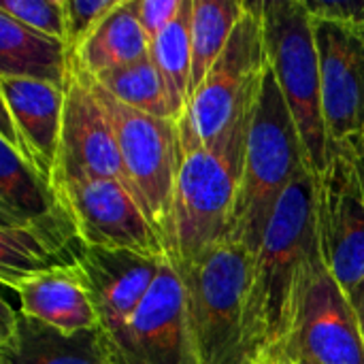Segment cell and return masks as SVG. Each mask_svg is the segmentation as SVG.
<instances>
[{
    "mask_svg": "<svg viewBox=\"0 0 364 364\" xmlns=\"http://www.w3.org/2000/svg\"><path fill=\"white\" fill-rule=\"evenodd\" d=\"M324 269L316 177L305 171L284 194L254 256L243 307V364H279Z\"/></svg>",
    "mask_w": 364,
    "mask_h": 364,
    "instance_id": "1",
    "label": "cell"
},
{
    "mask_svg": "<svg viewBox=\"0 0 364 364\" xmlns=\"http://www.w3.org/2000/svg\"><path fill=\"white\" fill-rule=\"evenodd\" d=\"M305 171L309 168L294 117L269 66L226 239L256 256L284 194Z\"/></svg>",
    "mask_w": 364,
    "mask_h": 364,
    "instance_id": "2",
    "label": "cell"
},
{
    "mask_svg": "<svg viewBox=\"0 0 364 364\" xmlns=\"http://www.w3.org/2000/svg\"><path fill=\"white\" fill-rule=\"evenodd\" d=\"M181 164L175 183L168 262L183 269L228 237L237 203L247 139H237L222 149L200 143L186 117L179 119Z\"/></svg>",
    "mask_w": 364,
    "mask_h": 364,
    "instance_id": "3",
    "label": "cell"
},
{
    "mask_svg": "<svg viewBox=\"0 0 364 364\" xmlns=\"http://www.w3.org/2000/svg\"><path fill=\"white\" fill-rule=\"evenodd\" d=\"M267 70L262 2H245L226 49L194 90L183 113L205 147L222 149L250 136Z\"/></svg>",
    "mask_w": 364,
    "mask_h": 364,
    "instance_id": "4",
    "label": "cell"
},
{
    "mask_svg": "<svg viewBox=\"0 0 364 364\" xmlns=\"http://www.w3.org/2000/svg\"><path fill=\"white\" fill-rule=\"evenodd\" d=\"M269 66L294 117L305 164L318 179L328 160L316 23L305 0L262 2Z\"/></svg>",
    "mask_w": 364,
    "mask_h": 364,
    "instance_id": "5",
    "label": "cell"
},
{
    "mask_svg": "<svg viewBox=\"0 0 364 364\" xmlns=\"http://www.w3.org/2000/svg\"><path fill=\"white\" fill-rule=\"evenodd\" d=\"M254 254L224 239L177 269L198 364H243V307Z\"/></svg>",
    "mask_w": 364,
    "mask_h": 364,
    "instance_id": "6",
    "label": "cell"
},
{
    "mask_svg": "<svg viewBox=\"0 0 364 364\" xmlns=\"http://www.w3.org/2000/svg\"><path fill=\"white\" fill-rule=\"evenodd\" d=\"M92 87L102 102L122 154L128 186L154 222L164 245L168 243L175 183L181 164L179 122L160 119L126 107L105 92L94 77ZM168 252V250H166Z\"/></svg>",
    "mask_w": 364,
    "mask_h": 364,
    "instance_id": "7",
    "label": "cell"
},
{
    "mask_svg": "<svg viewBox=\"0 0 364 364\" xmlns=\"http://www.w3.org/2000/svg\"><path fill=\"white\" fill-rule=\"evenodd\" d=\"M316 215L324 264L348 299L364 282V177L356 141L331 143L316 179Z\"/></svg>",
    "mask_w": 364,
    "mask_h": 364,
    "instance_id": "8",
    "label": "cell"
},
{
    "mask_svg": "<svg viewBox=\"0 0 364 364\" xmlns=\"http://www.w3.org/2000/svg\"><path fill=\"white\" fill-rule=\"evenodd\" d=\"M85 247L134 252L168 260L164 241L132 188L122 179H79L53 186Z\"/></svg>",
    "mask_w": 364,
    "mask_h": 364,
    "instance_id": "9",
    "label": "cell"
},
{
    "mask_svg": "<svg viewBox=\"0 0 364 364\" xmlns=\"http://www.w3.org/2000/svg\"><path fill=\"white\" fill-rule=\"evenodd\" d=\"M100 346L105 364H198L186 318L183 284L171 262L162 264L126 328L117 335L100 333Z\"/></svg>",
    "mask_w": 364,
    "mask_h": 364,
    "instance_id": "10",
    "label": "cell"
},
{
    "mask_svg": "<svg viewBox=\"0 0 364 364\" xmlns=\"http://www.w3.org/2000/svg\"><path fill=\"white\" fill-rule=\"evenodd\" d=\"M79 179H122L128 183L111 119L90 75L70 58L53 186Z\"/></svg>",
    "mask_w": 364,
    "mask_h": 364,
    "instance_id": "11",
    "label": "cell"
},
{
    "mask_svg": "<svg viewBox=\"0 0 364 364\" xmlns=\"http://www.w3.org/2000/svg\"><path fill=\"white\" fill-rule=\"evenodd\" d=\"M314 23L328 143L356 141L364 134V26L316 17Z\"/></svg>",
    "mask_w": 364,
    "mask_h": 364,
    "instance_id": "12",
    "label": "cell"
},
{
    "mask_svg": "<svg viewBox=\"0 0 364 364\" xmlns=\"http://www.w3.org/2000/svg\"><path fill=\"white\" fill-rule=\"evenodd\" d=\"M279 364H364L356 311L328 269L316 279Z\"/></svg>",
    "mask_w": 364,
    "mask_h": 364,
    "instance_id": "13",
    "label": "cell"
},
{
    "mask_svg": "<svg viewBox=\"0 0 364 364\" xmlns=\"http://www.w3.org/2000/svg\"><path fill=\"white\" fill-rule=\"evenodd\" d=\"M0 141L9 143L26 164L53 186L62 136L64 87L36 79L0 77Z\"/></svg>",
    "mask_w": 364,
    "mask_h": 364,
    "instance_id": "14",
    "label": "cell"
},
{
    "mask_svg": "<svg viewBox=\"0 0 364 364\" xmlns=\"http://www.w3.org/2000/svg\"><path fill=\"white\" fill-rule=\"evenodd\" d=\"M164 262L168 260L147 258L134 252L83 247L79 267L90 282L100 318V333L117 335L126 328L156 284Z\"/></svg>",
    "mask_w": 364,
    "mask_h": 364,
    "instance_id": "15",
    "label": "cell"
},
{
    "mask_svg": "<svg viewBox=\"0 0 364 364\" xmlns=\"http://www.w3.org/2000/svg\"><path fill=\"white\" fill-rule=\"evenodd\" d=\"M2 284L17 296L19 311L26 318L66 335L100 328L90 282L79 262L2 279Z\"/></svg>",
    "mask_w": 364,
    "mask_h": 364,
    "instance_id": "16",
    "label": "cell"
},
{
    "mask_svg": "<svg viewBox=\"0 0 364 364\" xmlns=\"http://www.w3.org/2000/svg\"><path fill=\"white\" fill-rule=\"evenodd\" d=\"M83 247L70 213L60 203L34 220L0 226V279L77 264Z\"/></svg>",
    "mask_w": 364,
    "mask_h": 364,
    "instance_id": "17",
    "label": "cell"
},
{
    "mask_svg": "<svg viewBox=\"0 0 364 364\" xmlns=\"http://www.w3.org/2000/svg\"><path fill=\"white\" fill-rule=\"evenodd\" d=\"M0 364H105L100 333L66 335L4 303Z\"/></svg>",
    "mask_w": 364,
    "mask_h": 364,
    "instance_id": "18",
    "label": "cell"
},
{
    "mask_svg": "<svg viewBox=\"0 0 364 364\" xmlns=\"http://www.w3.org/2000/svg\"><path fill=\"white\" fill-rule=\"evenodd\" d=\"M68 70L70 53L62 41L0 13V77L36 79L64 87Z\"/></svg>",
    "mask_w": 364,
    "mask_h": 364,
    "instance_id": "19",
    "label": "cell"
},
{
    "mask_svg": "<svg viewBox=\"0 0 364 364\" xmlns=\"http://www.w3.org/2000/svg\"><path fill=\"white\" fill-rule=\"evenodd\" d=\"M151 41L141 28L130 0H119L117 6L100 21L92 36L81 45L73 60L92 77L139 62L149 55Z\"/></svg>",
    "mask_w": 364,
    "mask_h": 364,
    "instance_id": "20",
    "label": "cell"
},
{
    "mask_svg": "<svg viewBox=\"0 0 364 364\" xmlns=\"http://www.w3.org/2000/svg\"><path fill=\"white\" fill-rule=\"evenodd\" d=\"M60 205L53 186L2 141L0 149V226H13L53 211Z\"/></svg>",
    "mask_w": 364,
    "mask_h": 364,
    "instance_id": "21",
    "label": "cell"
},
{
    "mask_svg": "<svg viewBox=\"0 0 364 364\" xmlns=\"http://www.w3.org/2000/svg\"><path fill=\"white\" fill-rule=\"evenodd\" d=\"M192 6L194 0H183L175 21L151 41L149 49V58L166 83L179 119L192 98Z\"/></svg>",
    "mask_w": 364,
    "mask_h": 364,
    "instance_id": "22",
    "label": "cell"
},
{
    "mask_svg": "<svg viewBox=\"0 0 364 364\" xmlns=\"http://www.w3.org/2000/svg\"><path fill=\"white\" fill-rule=\"evenodd\" d=\"M94 79L105 92H109L126 107L160 119L179 122V113L171 100L166 83L149 55L139 62L100 73Z\"/></svg>",
    "mask_w": 364,
    "mask_h": 364,
    "instance_id": "23",
    "label": "cell"
},
{
    "mask_svg": "<svg viewBox=\"0 0 364 364\" xmlns=\"http://www.w3.org/2000/svg\"><path fill=\"white\" fill-rule=\"evenodd\" d=\"M243 0H194L192 6V94L226 49L239 19Z\"/></svg>",
    "mask_w": 364,
    "mask_h": 364,
    "instance_id": "24",
    "label": "cell"
},
{
    "mask_svg": "<svg viewBox=\"0 0 364 364\" xmlns=\"http://www.w3.org/2000/svg\"><path fill=\"white\" fill-rule=\"evenodd\" d=\"M0 13H6L15 21L62 43L66 38L64 0H2Z\"/></svg>",
    "mask_w": 364,
    "mask_h": 364,
    "instance_id": "25",
    "label": "cell"
},
{
    "mask_svg": "<svg viewBox=\"0 0 364 364\" xmlns=\"http://www.w3.org/2000/svg\"><path fill=\"white\" fill-rule=\"evenodd\" d=\"M119 0H64L66 17V49L70 58L92 36L100 21L117 6Z\"/></svg>",
    "mask_w": 364,
    "mask_h": 364,
    "instance_id": "26",
    "label": "cell"
},
{
    "mask_svg": "<svg viewBox=\"0 0 364 364\" xmlns=\"http://www.w3.org/2000/svg\"><path fill=\"white\" fill-rule=\"evenodd\" d=\"M130 4L141 28L145 30L149 41H154L175 21L183 0H130Z\"/></svg>",
    "mask_w": 364,
    "mask_h": 364,
    "instance_id": "27",
    "label": "cell"
},
{
    "mask_svg": "<svg viewBox=\"0 0 364 364\" xmlns=\"http://www.w3.org/2000/svg\"><path fill=\"white\" fill-rule=\"evenodd\" d=\"M309 13L316 19H333L346 23L364 26V0L358 2H324V0H305Z\"/></svg>",
    "mask_w": 364,
    "mask_h": 364,
    "instance_id": "28",
    "label": "cell"
},
{
    "mask_svg": "<svg viewBox=\"0 0 364 364\" xmlns=\"http://www.w3.org/2000/svg\"><path fill=\"white\" fill-rule=\"evenodd\" d=\"M350 303H352V307H354V311H356V318H358L360 333H363V339H364V282L358 286V288H356V292L352 294Z\"/></svg>",
    "mask_w": 364,
    "mask_h": 364,
    "instance_id": "29",
    "label": "cell"
},
{
    "mask_svg": "<svg viewBox=\"0 0 364 364\" xmlns=\"http://www.w3.org/2000/svg\"><path fill=\"white\" fill-rule=\"evenodd\" d=\"M358 149H360V166H363V177H364V134L358 139Z\"/></svg>",
    "mask_w": 364,
    "mask_h": 364,
    "instance_id": "30",
    "label": "cell"
}]
</instances>
